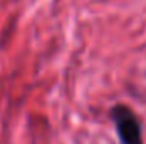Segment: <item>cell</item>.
I'll return each mask as SVG.
<instances>
[{"mask_svg":"<svg viewBox=\"0 0 146 144\" xmlns=\"http://www.w3.org/2000/svg\"><path fill=\"white\" fill-rule=\"evenodd\" d=\"M112 120L122 144H143L139 120L129 107L115 105L112 108Z\"/></svg>","mask_w":146,"mask_h":144,"instance_id":"obj_1","label":"cell"}]
</instances>
